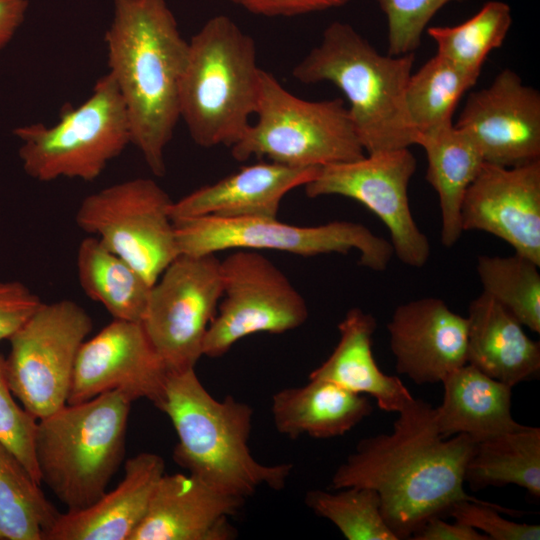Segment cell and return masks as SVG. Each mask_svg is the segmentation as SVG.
<instances>
[{"label": "cell", "instance_id": "6da1fadb", "mask_svg": "<svg viewBox=\"0 0 540 540\" xmlns=\"http://www.w3.org/2000/svg\"><path fill=\"white\" fill-rule=\"evenodd\" d=\"M476 444L467 434L442 437L436 407L413 398L398 412L390 433L357 444L335 470L331 489L375 490L390 530L398 540L410 539L427 520L447 514L456 502L491 504L464 490L465 468Z\"/></svg>", "mask_w": 540, "mask_h": 540}, {"label": "cell", "instance_id": "7a4b0ae2", "mask_svg": "<svg viewBox=\"0 0 540 540\" xmlns=\"http://www.w3.org/2000/svg\"><path fill=\"white\" fill-rule=\"evenodd\" d=\"M105 33L109 73L126 106L131 144L158 177L180 119L179 91L189 43L166 0H112Z\"/></svg>", "mask_w": 540, "mask_h": 540}, {"label": "cell", "instance_id": "3957f363", "mask_svg": "<svg viewBox=\"0 0 540 540\" xmlns=\"http://www.w3.org/2000/svg\"><path fill=\"white\" fill-rule=\"evenodd\" d=\"M156 407L175 429L178 441L172 457L188 474L244 500L261 487H285L293 465H266L250 452L252 407L232 396L214 398L195 368L170 372Z\"/></svg>", "mask_w": 540, "mask_h": 540}, {"label": "cell", "instance_id": "277c9868", "mask_svg": "<svg viewBox=\"0 0 540 540\" xmlns=\"http://www.w3.org/2000/svg\"><path fill=\"white\" fill-rule=\"evenodd\" d=\"M414 59V53L382 55L351 25L335 21L292 76L303 84L338 87L349 103L358 139L370 154L415 145L405 103Z\"/></svg>", "mask_w": 540, "mask_h": 540}, {"label": "cell", "instance_id": "5b68a950", "mask_svg": "<svg viewBox=\"0 0 540 540\" xmlns=\"http://www.w3.org/2000/svg\"><path fill=\"white\" fill-rule=\"evenodd\" d=\"M179 91V113L199 146L232 147L256 112L262 69L254 39L225 15L191 38Z\"/></svg>", "mask_w": 540, "mask_h": 540}, {"label": "cell", "instance_id": "8992f818", "mask_svg": "<svg viewBox=\"0 0 540 540\" xmlns=\"http://www.w3.org/2000/svg\"><path fill=\"white\" fill-rule=\"evenodd\" d=\"M132 402L114 390L37 420L40 480L67 511L90 506L107 490L124 459Z\"/></svg>", "mask_w": 540, "mask_h": 540}, {"label": "cell", "instance_id": "52a82bcc", "mask_svg": "<svg viewBox=\"0 0 540 540\" xmlns=\"http://www.w3.org/2000/svg\"><path fill=\"white\" fill-rule=\"evenodd\" d=\"M255 124L231 147L237 161L250 157L298 168L358 160L365 151L343 99L299 98L262 70Z\"/></svg>", "mask_w": 540, "mask_h": 540}, {"label": "cell", "instance_id": "ba28073f", "mask_svg": "<svg viewBox=\"0 0 540 540\" xmlns=\"http://www.w3.org/2000/svg\"><path fill=\"white\" fill-rule=\"evenodd\" d=\"M19 157L31 178L93 181L131 144L130 122L117 84L108 72L77 107L67 103L49 127L33 123L16 128Z\"/></svg>", "mask_w": 540, "mask_h": 540}, {"label": "cell", "instance_id": "9c48e42d", "mask_svg": "<svg viewBox=\"0 0 540 540\" xmlns=\"http://www.w3.org/2000/svg\"><path fill=\"white\" fill-rule=\"evenodd\" d=\"M179 254L201 256L227 249L276 250L300 256L359 252V264L385 271L394 255L386 239L352 221L296 226L277 218L204 216L175 220Z\"/></svg>", "mask_w": 540, "mask_h": 540}, {"label": "cell", "instance_id": "30bf717a", "mask_svg": "<svg viewBox=\"0 0 540 540\" xmlns=\"http://www.w3.org/2000/svg\"><path fill=\"white\" fill-rule=\"evenodd\" d=\"M172 203L156 181L135 178L87 195L75 220L152 286L179 255Z\"/></svg>", "mask_w": 540, "mask_h": 540}, {"label": "cell", "instance_id": "8fae6325", "mask_svg": "<svg viewBox=\"0 0 540 540\" xmlns=\"http://www.w3.org/2000/svg\"><path fill=\"white\" fill-rule=\"evenodd\" d=\"M92 329L93 320L82 306L59 300L42 302L9 338L8 383L35 419L67 404L76 358Z\"/></svg>", "mask_w": 540, "mask_h": 540}, {"label": "cell", "instance_id": "7c38bea8", "mask_svg": "<svg viewBox=\"0 0 540 540\" xmlns=\"http://www.w3.org/2000/svg\"><path fill=\"white\" fill-rule=\"evenodd\" d=\"M222 297L203 345V356L218 358L244 337L281 334L308 318L304 298L285 274L255 250L237 249L220 260Z\"/></svg>", "mask_w": 540, "mask_h": 540}, {"label": "cell", "instance_id": "4fadbf2b", "mask_svg": "<svg viewBox=\"0 0 540 540\" xmlns=\"http://www.w3.org/2000/svg\"><path fill=\"white\" fill-rule=\"evenodd\" d=\"M221 297L215 254H179L151 286L140 323L169 373L195 368Z\"/></svg>", "mask_w": 540, "mask_h": 540}, {"label": "cell", "instance_id": "5bb4252c", "mask_svg": "<svg viewBox=\"0 0 540 540\" xmlns=\"http://www.w3.org/2000/svg\"><path fill=\"white\" fill-rule=\"evenodd\" d=\"M416 168L409 148L379 151L320 167L304 188L310 198L337 195L363 204L386 225L394 255L407 266L421 268L431 249L409 204L408 187Z\"/></svg>", "mask_w": 540, "mask_h": 540}, {"label": "cell", "instance_id": "9a60e30c", "mask_svg": "<svg viewBox=\"0 0 540 540\" xmlns=\"http://www.w3.org/2000/svg\"><path fill=\"white\" fill-rule=\"evenodd\" d=\"M168 374L142 324L113 319L81 345L67 404L118 390L132 401L145 398L157 406Z\"/></svg>", "mask_w": 540, "mask_h": 540}, {"label": "cell", "instance_id": "2e32d148", "mask_svg": "<svg viewBox=\"0 0 540 540\" xmlns=\"http://www.w3.org/2000/svg\"><path fill=\"white\" fill-rule=\"evenodd\" d=\"M455 126L472 137L485 163L516 167L540 160V94L511 69L468 96Z\"/></svg>", "mask_w": 540, "mask_h": 540}, {"label": "cell", "instance_id": "e0dca14e", "mask_svg": "<svg viewBox=\"0 0 540 540\" xmlns=\"http://www.w3.org/2000/svg\"><path fill=\"white\" fill-rule=\"evenodd\" d=\"M461 228L490 233L540 265V160L485 163L464 196Z\"/></svg>", "mask_w": 540, "mask_h": 540}, {"label": "cell", "instance_id": "ac0fdd59", "mask_svg": "<svg viewBox=\"0 0 540 540\" xmlns=\"http://www.w3.org/2000/svg\"><path fill=\"white\" fill-rule=\"evenodd\" d=\"M387 329L397 372L418 385L442 382L467 364V317L452 311L440 298L400 304Z\"/></svg>", "mask_w": 540, "mask_h": 540}, {"label": "cell", "instance_id": "d6986e66", "mask_svg": "<svg viewBox=\"0 0 540 540\" xmlns=\"http://www.w3.org/2000/svg\"><path fill=\"white\" fill-rule=\"evenodd\" d=\"M245 500L183 473L164 474L130 540H230V524Z\"/></svg>", "mask_w": 540, "mask_h": 540}, {"label": "cell", "instance_id": "ffe728a7", "mask_svg": "<svg viewBox=\"0 0 540 540\" xmlns=\"http://www.w3.org/2000/svg\"><path fill=\"white\" fill-rule=\"evenodd\" d=\"M318 170L272 161L245 166L173 201L170 215L173 221L204 216L277 218L283 197L307 184Z\"/></svg>", "mask_w": 540, "mask_h": 540}, {"label": "cell", "instance_id": "44dd1931", "mask_svg": "<svg viewBox=\"0 0 540 540\" xmlns=\"http://www.w3.org/2000/svg\"><path fill=\"white\" fill-rule=\"evenodd\" d=\"M164 474L160 455H135L125 462L124 476L113 490L82 510L59 512L44 540H130Z\"/></svg>", "mask_w": 540, "mask_h": 540}, {"label": "cell", "instance_id": "7402d4cb", "mask_svg": "<svg viewBox=\"0 0 540 540\" xmlns=\"http://www.w3.org/2000/svg\"><path fill=\"white\" fill-rule=\"evenodd\" d=\"M467 363L511 387L540 371V344L500 303L482 292L468 308Z\"/></svg>", "mask_w": 540, "mask_h": 540}, {"label": "cell", "instance_id": "603a6c76", "mask_svg": "<svg viewBox=\"0 0 540 540\" xmlns=\"http://www.w3.org/2000/svg\"><path fill=\"white\" fill-rule=\"evenodd\" d=\"M374 316L350 309L338 324L339 341L329 357L309 378L333 382L356 394H368L385 412L398 413L414 397L396 376L383 373L372 353Z\"/></svg>", "mask_w": 540, "mask_h": 540}, {"label": "cell", "instance_id": "cb8c5ba5", "mask_svg": "<svg viewBox=\"0 0 540 540\" xmlns=\"http://www.w3.org/2000/svg\"><path fill=\"white\" fill-rule=\"evenodd\" d=\"M436 422L442 437L467 434L476 442L522 428L511 413L512 387L465 364L448 374Z\"/></svg>", "mask_w": 540, "mask_h": 540}, {"label": "cell", "instance_id": "d4e9b609", "mask_svg": "<svg viewBox=\"0 0 540 540\" xmlns=\"http://www.w3.org/2000/svg\"><path fill=\"white\" fill-rule=\"evenodd\" d=\"M371 402L333 382L309 378L301 387L285 388L272 397L276 430L291 439L342 436L372 413Z\"/></svg>", "mask_w": 540, "mask_h": 540}, {"label": "cell", "instance_id": "484cf974", "mask_svg": "<svg viewBox=\"0 0 540 540\" xmlns=\"http://www.w3.org/2000/svg\"><path fill=\"white\" fill-rule=\"evenodd\" d=\"M415 145L427 156L426 180L438 195L441 243L454 246L462 234L461 206L468 187L485 164L482 154L464 130L453 123L419 134Z\"/></svg>", "mask_w": 540, "mask_h": 540}, {"label": "cell", "instance_id": "4316f807", "mask_svg": "<svg viewBox=\"0 0 540 540\" xmlns=\"http://www.w3.org/2000/svg\"><path fill=\"white\" fill-rule=\"evenodd\" d=\"M76 267L86 296L113 319L141 322L151 285L129 263L90 235L79 244Z\"/></svg>", "mask_w": 540, "mask_h": 540}, {"label": "cell", "instance_id": "83f0119b", "mask_svg": "<svg viewBox=\"0 0 540 540\" xmlns=\"http://www.w3.org/2000/svg\"><path fill=\"white\" fill-rule=\"evenodd\" d=\"M464 481L473 490L514 484L540 496V429L524 425L476 444Z\"/></svg>", "mask_w": 540, "mask_h": 540}, {"label": "cell", "instance_id": "f1b7e54d", "mask_svg": "<svg viewBox=\"0 0 540 540\" xmlns=\"http://www.w3.org/2000/svg\"><path fill=\"white\" fill-rule=\"evenodd\" d=\"M479 76L480 73L465 70L438 54L411 74L405 103L415 141L419 134L453 123L460 98Z\"/></svg>", "mask_w": 540, "mask_h": 540}, {"label": "cell", "instance_id": "f546056e", "mask_svg": "<svg viewBox=\"0 0 540 540\" xmlns=\"http://www.w3.org/2000/svg\"><path fill=\"white\" fill-rule=\"evenodd\" d=\"M58 514L40 484L0 442V540H44Z\"/></svg>", "mask_w": 540, "mask_h": 540}, {"label": "cell", "instance_id": "4dcf8cb0", "mask_svg": "<svg viewBox=\"0 0 540 540\" xmlns=\"http://www.w3.org/2000/svg\"><path fill=\"white\" fill-rule=\"evenodd\" d=\"M511 24L510 6L494 0L461 24L432 26L427 33L436 43V54L465 70L481 73L488 54L503 45Z\"/></svg>", "mask_w": 540, "mask_h": 540}, {"label": "cell", "instance_id": "1f68e13d", "mask_svg": "<svg viewBox=\"0 0 540 540\" xmlns=\"http://www.w3.org/2000/svg\"><path fill=\"white\" fill-rule=\"evenodd\" d=\"M539 266L517 253L480 255L476 270L483 292L505 307L523 326L540 333Z\"/></svg>", "mask_w": 540, "mask_h": 540}, {"label": "cell", "instance_id": "d6a6232c", "mask_svg": "<svg viewBox=\"0 0 540 540\" xmlns=\"http://www.w3.org/2000/svg\"><path fill=\"white\" fill-rule=\"evenodd\" d=\"M306 505L331 521L348 540H398L381 513L379 494L368 487L350 486L337 492L310 490Z\"/></svg>", "mask_w": 540, "mask_h": 540}, {"label": "cell", "instance_id": "836d02e7", "mask_svg": "<svg viewBox=\"0 0 540 540\" xmlns=\"http://www.w3.org/2000/svg\"><path fill=\"white\" fill-rule=\"evenodd\" d=\"M387 18L388 53H414L432 17L446 4L463 0H376Z\"/></svg>", "mask_w": 540, "mask_h": 540}, {"label": "cell", "instance_id": "e575fe53", "mask_svg": "<svg viewBox=\"0 0 540 540\" xmlns=\"http://www.w3.org/2000/svg\"><path fill=\"white\" fill-rule=\"evenodd\" d=\"M36 427L37 419L15 400L7 379L6 361L0 354V442L41 484L34 449Z\"/></svg>", "mask_w": 540, "mask_h": 540}, {"label": "cell", "instance_id": "d590c367", "mask_svg": "<svg viewBox=\"0 0 540 540\" xmlns=\"http://www.w3.org/2000/svg\"><path fill=\"white\" fill-rule=\"evenodd\" d=\"M499 513L519 516L521 513L500 505L482 504L469 500L454 503L448 510L455 521L481 530L490 540H539L540 526L517 523L503 518Z\"/></svg>", "mask_w": 540, "mask_h": 540}, {"label": "cell", "instance_id": "8d00e7d4", "mask_svg": "<svg viewBox=\"0 0 540 540\" xmlns=\"http://www.w3.org/2000/svg\"><path fill=\"white\" fill-rule=\"evenodd\" d=\"M40 298L18 281H0V342L9 338L41 305Z\"/></svg>", "mask_w": 540, "mask_h": 540}, {"label": "cell", "instance_id": "74e56055", "mask_svg": "<svg viewBox=\"0 0 540 540\" xmlns=\"http://www.w3.org/2000/svg\"><path fill=\"white\" fill-rule=\"evenodd\" d=\"M248 12L266 17H292L321 12L352 0H228Z\"/></svg>", "mask_w": 540, "mask_h": 540}, {"label": "cell", "instance_id": "f35d334b", "mask_svg": "<svg viewBox=\"0 0 540 540\" xmlns=\"http://www.w3.org/2000/svg\"><path fill=\"white\" fill-rule=\"evenodd\" d=\"M410 539L414 540H490L475 528L455 521L448 523L441 517L427 520Z\"/></svg>", "mask_w": 540, "mask_h": 540}, {"label": "cell", "instance_id": "ab89813d", "mask_svg": "<svg viewBox=\"0 0 540 540\" xmlns=\"http://www.w3.org/2000/svg\"><path fill=\"white\" fill-rule=\"evenodd\" d=\"M27 7V0H0V50L11 41L22 24Z\"/></svg>", "mask_w": 540, "mask_h": 540}]
</instances>
